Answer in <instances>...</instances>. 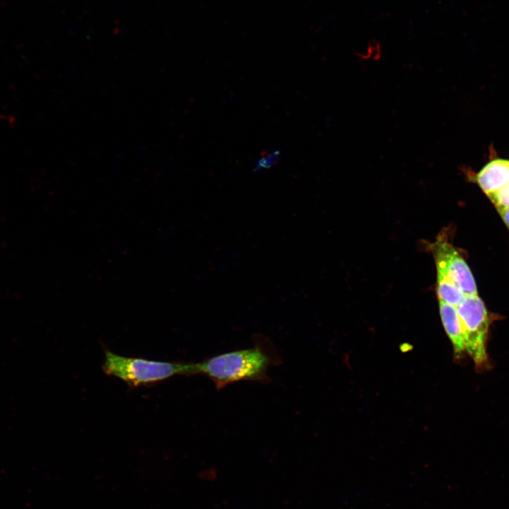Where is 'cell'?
<instances>
[{"instance_id":"6da1fadb","label":"cell","mask_w":509,"mask_h":509,"mask_svg":"<svg viewBox=\"0 0 509 509\" xmlns=\"http://www.w3.org/2000/svg\"><path fill=\"white\" fill-rule=\"evenodd\" d=\"M271 359L255 346L221 353L195 363L196 374L211 379L218 389L242 380L266 381Z\"/></svg>"},{"instance_id":"7a4b0ae2","label":"cell","mask_w":509,"mask_h":509,"mask_svg":"<svg viewBox=\"0 0 509 509\" xmlns=\"http://www.w3.org/2000/svg\"><path fill=\"white\" fill-rule=\"evenodd\" d=\"M103 371L130 387L154 384L176 375L196 374L195 363H173L122 356L105 351Z\"/></svg>"},{"instance_id":"3957f363","label":"cell","mask_w":509,"mask_h":509,"mask_svg":"<svg viewBox=\"0 0 509 509\" xmlns=\"http://www.w3.org/2000/svg\"><path fill=\"white\" fill-rule=\"evenodd\" d=\"M455 308L466 335V352L476 368H488L486 342L491 320L483 300L478 295L466 296Z\"/></svg>"},{"instance_id":"277c9868","label":"cell","mask_w":509,"mask_h":509,"mask_svg":"<svg viewBox=\"0 0 509 509\" xmlns=\"http://www.w3.org/2000/svg\"><path fill=\"white\" fill-rule=\"evenodd\" d=\"M437 274L455 283L466 296L478 295L472 271L462 255L445 238H438L432 245Z\"/></svg>"},{"instance_id":"5b68a950","label":"cell","mask_w":509,"mask_h":509,"mask_svg":"<svg viewBox=\"0 0 509 509\" xmlns=\"http://www.w3.org/2000/svg\"><path fill=\"white\" fill-rule=\"evenodd\" d=\"M476 182L486 196L496 192L509 182V160L490 161L476 174Z\"/></svg>"},{"instance_id":"8992f818","label":"cell","mask_w":509,"mask_h":509,"mask_svg":"<svg viewBox=\"0 0 509 509\" xmlns=\"http://www.w3.org/2000/svg\"><path fill=\"white\" fill-rule=\"evenodd\" d=\"M441 320L455 351L458 354L466 352V335L455 306L439 301Z\"/></svg>"},{"instance_id":"52a82bcc","label":"cell","mask_w":509,"mask_h":509,"mask_svg":"<svg viewBox=\"0 0 509 509\" xmlns=\"http://www.w3.org/2000/svg\"><path fill=\"white\" fill-rule=\"evenodd\" d=\"M436 291L439 301L455 307L461 303L466 296L455 283L440 274H437Z\"/></svg>"},{"instance_id":"ba28073f","label":"cell","mask_w":509,"mask_h":509,"mask_svg":"<svg viewBox=\"0 0 509 509\" xmlns=\"http://www.w3.org/2000/svg\"><path fill=\"white\" fill-rule=\"evenodd\" d=\"M487 197L497 210L509 209V182Z\"/></svg>"},{"instance_id":"9c48e42d","label":"cell","mask_w":509,"mask_h":509,"mask_svg":"<svg viewBox=\"0 0 509 509\" xmlns=\"http://www.w3.org/2000/svg\"><path fill=\"white\" fill-rule=\"evenodd\" d=\"M279 157L280 151L278 150L266 154L265 156L257 160L254 170L270 168L277 163Z\"/></svg>"},{"instance_id":"30bf717a","label":"cell","mask_w":509,"mask_h":509,"mask_svg":"<svg viewBox=\"0 0 509 509\" xmlns=\"http://www.w3.org/2000/svg\"><path fill=\"white\" fill-rule=\"evenodd\" d=\"M497 211L509 230V209H498Z\"/></svg>"}]
</instances>
